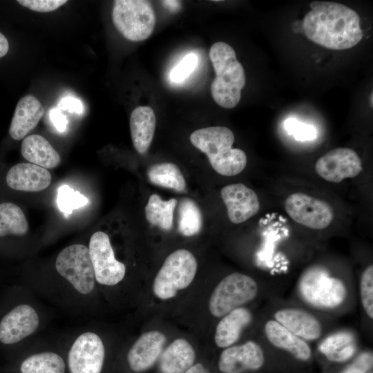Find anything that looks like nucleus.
<instances>
[{"instance_id":"nucleus-1","label":"nucleus","mask_w":373,"mask_h":373,"mask_svg":"<svg viewBox=\"0 0 373 373\" xmlns=\"http://www.w3.org/2000/svg\"><path fill=\"white\" fill-rule=\"evenodd\" d=\"M54 269L55 277L23 286L70 314L87 316L99 289L88 246L77 243L64 248L55 258Z\"/></svg>"},{"instance_id":"nucleus-2","label":"nucleus","mask_w":373,"mask_h":373,"mask_svg":"<svg viewBox=\"0 0 373 373\" xmlns=\"http://www.w3.org/2000/svg\"><path fill=\"white\" fill-rule=\"evenodd\" d=\"M356 285L334 274L326 265L314 264L299 276L293 301L326 318L345 314L356 303Z\"/></svg>"},{"instance_id":"nucleus-3","label":"nucleus","mask_w":373,"mask_h":373,"mask_svg":"<svg viewBox=\"0 0 373 373\" xmlns=\"http://www.w3.org/2000/svg\"><path fill=\"white\" fill-rule=\"evenodd\" d=\"M23 285L13 286L0 298V350L8 358L35 339L47 314Z\"/></svg>"},{"instance_id":"nucleus-4","label":"nucleus","mask_w":373,"mask_h":373,"mask_svg":"<svg viewBox=\"0 0 373 373\" xmlns=\"http://www.w3.org/2000/svg\"><path fill=\"white\" fill-rule=\"evenodd\" d=\"M305 16V36L324 48L343 50L357 45L363 39L358 14L339 3L314 1Z\"/></svg>"},{"instance_id":"nucleus-5","label":"nucleus","mask_w":373,"mask_h":373,"mask_svg":"<svg viewBox=\"0 0 373 373\" xmlns=\"http://www.w3.org/2000/svg\"><path fill=\"white\" fill-rule=\"evenodd\" d=\"M234 140L231 129L219 126L200 128L190 135L191 144L207 155L212 168L225 176L239 174L247 163L245 153L232 148Z\"/></svg>"},{"instance_id":"nucleus-6","label":"nucleus","mask_w":373,"mask_h":373,"mask_svg":"<svg viewBox=\"0 0 373 373\" xmlns=\"http://www.w3.org/2000/svg\"><path fill=\"white\" fill-rule=\"evenodd\" d=\"M209 55L216 73L211 84L212 97L222 108H234L240 100L241 90L246 83L243 66L238 61L234 49L225 42L214 43Z\"/></svg>"},{"instance_id":"nucleus-7","label":"nucleus","mask_w":373,"mask_h":373,"mask_svg":"<svg viewBox=\"0 0 373 373\" xmlns=\"http://www.w3.org/2000/svg\"><path fill=\"white\" fill-rule=\"evenodd\" d=\"M68 373H102L107 350L103 337L86 327L61 340Z\"/></svg>"},{"instance_id":"nucleus-8","label":"nucleus","mask_w":373,"mask_h":373,"mask_svg":"<svg viewBox=\"0 0 373 373\" xmlns=\"http://www.w3.org/2000/svg\"><path fill=\"white\" fill-rule=\"evenodd\" d=\"M271 299L264 312L308 343H316L332 328L331 320L294 302Z\"/></svg>"},{"instance_id":"nucleus-9","label":"nucleus","mask_w":373,"mask_h":373,"mask_svg":"<svg viewBox=\"0 0 373 373\" xmlns=\"http://www.w3.org/2000/svg\"><path fill=\"white\" fill-rule=\"evenodd\" d=\"M4 370L16 373H68L64 349L59 342L35 339L8 358Z\"/></svg>"},{"instance_id":"nucleus-10","label":"nucleus","mask_w":373,"mask_h":373,"mask_svg":"<svg viewBox=\"0 0 373 373\" xmlns=\"http://www.w3.org/2000/svg\"><path fill=\"white\" fill-rule=\"evenodd\" d=\"M267 287H262L253 277L233 272L224 277L216 286L209 300L212 316L222 318L231 311L254 301Z\"/></svg>"},{"instance_id":"nucleus-11","label":"nucleus","mask_w":373,"mask_h":373,"mask_svg":"<svg viewBox=\"0 0 373 373\" xmlns=\"http://www.w3.org/2000/svg\"><path fill=\"white\" fill-rule=\"evenodd\" d=\"M197 267V260L189 251L180 249L172 252L154 279L155 296L161 300L173 298L179 290L186 288L192 283Z\"/></svg>"},{"instance_id":"nucleus-12","label":"nucleus","mask_w":373,"mask_h":373,"mask_svg":"<svg viewBox=\"0 0 373 373\" xmlns=\"http://www.w3.org/2000/svg\"><path fill=\"white\" fill-rule=\"evenodd\" d=\"M112 19L117 30L132 41H140L149 38L155 24L152 6L144 0L115 1Z\"/></svg>"},{"instance_id":"nucleus-13","label":"nucleus","mask_w":373,"mask_h":373,"mask_svg":"<svg viewBox=\"0 0 373 373\" xmlns=\"http://www.w3.org/2000/svg\"><path fill=\"white\" fill-rule=\"evenodd\" d=\"M88 251L98 287H113L126 276L125 265L116 259L111 240L104 231L95 232L90 238Z\"/></svg>"},{"instance_id":"nucleus-14","label":"nucleus","mask_w":373,"mask_h":373,"mask_svg":"<svg viewBox=\"0 0 373 373\" xmlns=\"http://www.w3.org/2000/svg\"><path fill=\"white\" fill-rule=\"evenodd\" d=\"M284 206L293 220L312 229L327 227L334 218L332 208L327 202L303 193L289 195Z\"/></svg>"},{"instance_id":"nucleus-15","label":"nucleus","mask_w":373,"mask_h":373,"mask_svg":"<svg viewBox=\"0 0 373 373\" xmlns=\"http://www.w3.org/2000/svg\"><path fill=\"white\" fill-rule=\"evenodd\" d=\"M265 361V344L263 347L261 341L248 340L224 348L220 355L218 366L221 373H246L260 370Z\"/></svg>"},{"instance_id":"nucleus-16","label":"nucleus","mask_w":373,"mask_h":373,"mask_svg":"<svg viewBox=\"0 0 373 373\" xmlns=\"http://www.w3.org/2000/svg\"><path fill=\"white\" fill-rule=\"evenodd\" d=\"M262 341L267 346L288 354L301 362L309 361L312 356L309 343L294 334L265 312L260 325Z\"/></svg>"},{"instance_id":"nucleus-17","label":"nucleus","mask_w":373,"mask_h":373,"mask_svg":"<svg viewBox=\"0 0 373 373\" xmlns=\"http://www.w3.org/2000/svg\"><path fill=\"white\" fill-rule=\"evenodd\" d=\"M318 175L327 182L338 183L354 178L362 171L361 160L354 150L336 148L329 151L315 164Z\"/></svg>"},{"instance_id":"nucleus-18","label":"nucleus","mask_w":373,"mask_h":373,"mask_svg":"<svg viewBox=\"0 0 373 373\" xmlns=\"http://www.w3.org/2000/svg\"><path fill=\"white\" fill-rule=\"evenodd\" d=\"M316 344L317 352L332 363L347 362L360 352L358 334L348 327L331 329Z\"/></svg>"},{"instance_id":"nucleus-19","label":"nucleus","mask_w":373,"mask_h":373,"mask_svg":"<svg viewBox=\"0 0 373 373\" xmlns=\"http://www.w3.org/2000/svg\"><path fill=\"white\" fill-rule=\"evenodd\" d=\"M220 195L227 207L228 218L234 224L245 222L260 209V202L256 192L243 184L224 186L220 191Z\"/></svg>"},{"instance_id":"nucleus-20","label":"nucleus","mask_w":373,"mask_h":373,"mask_svg":"<svg viewBox=\"0 0 373 373\" xmlns=\"http://www.w3.org/2000/svg\"><path fill=\"white\" fill-rule=\"evenodd\" d=\"M166 336L157 331L142 334L128 349L126 360L130 370L142 373L150 369L160 357Z\"/></svg>"},{"instance_id":"nucleus-21","label":"nucleus","mask_w":373,"mask_h":373,"mask_svg":"<svg viewBox=\"0 0 373 373\" xmlns=\"http://www.w3.org/2000/svg\"><path fill=\"white\" fill-rule=\"evenodd\" d=\"M254 321V314L246 307L236 308L220 318L214 334L216 346L224 349L236 345L243 332Z\"/></svg>"},{"instance_id":"nucleus-22","label":"nucleus","mask_w":373,"mask_h":373,"mask_svg":"<svg viewBox=\"0 0 373 373\" xmlns=\"http://www.w3.org/2000/svg\"><path fill=\"white\" fill-rule=\"evenodd\" d=\"M52 176L48 169L32 163H19L7 173L8 186L15 190L38 192L46 189Z\"/></svg>"},{"instance_id":"nucleus-23","label":"nucleus","mask_w":373,"mask_h":373,"mask_svg":"<svg viewBox=\"0 0 373 373\" xmlns=\"http://www.w3.org/2000/svg\"><path fill=\"white\" fill-rule=\"evenodd\" d=\"M44 113L41 102L32 95L23 97L17 103L9 128L10 136L21 140L34 129Z\"/></svg>"},{"instance_id":"nucleus-24","label":"nucleus","mask_w":373,"mask_h":373,"mask_svg":"<svg viewBox=\"0 0 373 373\" xmlns=\"http://www.w3.org/2000/svg\"><path fill=\"white\" fill-rule=\"evenodd\" d=\"M156 124L153 110L149 106H137L130 116V131L135 150L145 153L152 142Z\"/></svg>"},{"instance_id":"nucleus-25","label":"nucleus","mask_w":373,"mask_h":373,"mask_svg":"<svg viewBox=\"0 0 373 373\" xmlns=\"http://www.w3.org/2000/svg\"><path fill=\"white\" fill-rule=\"evenodd\" d=\"M195 352L184 338L173 341L160 357L161 373H184L194 363Z\"/></svg>"},{"instance_id":"nucleus-26","label":"nucleus","mask_w":373,"mask_h":373,"mask_svg":"<svg viewBox=\"0 0 373 373\" xmlns=\"http://www.w3.org/2000/svg\"><path fill=\"white\" fill-rule=\"evenodd\" d=\"M21 153L30 163L46 169H54L61 162L58 152L45 137L39 135H30L24 137Z\"/></svg>"},{"instance_id":"nucleus-27","label":"nucleus","mask_w":373,"mask_h":373,"mask_svg":"<svg viewBox=\"0 0 373 373\" xmlns=\"http://www.w3.org/2000/svg\"><path fill=\"white\" fill-rule=\"evenodd\" d=\"M177 204V200L171 198L162 200L155 193L150 195L145 207V216L147 221L152 225L157 226L163 230L171 229L173 221V213Z\"/></svg>"},{"instance_id":"nucleus-28","label":"nucleus","mask_w":373,"mask_h":373,"mask_svg":"<svg viewBox=\"0 0 373 373\" xmlns=\"http://www.w3.org/2000/svg\"><path fill=\"white\" fill-rule=\"evenodd\" d=\"M147 177L153 184L182 191L186 189V181L179 167L172 162H164L151 166Z\"/></svg>"},{"instance_id":"nucleus-29","label":"nucleus","mask_w":373,"mask_h":373,"mask_svg":"<svg viewBox=\"0 0 373 373\" xmlns=\"http://www.w3.org/2000/svg\"><path fill=\"white\" fill-rule=\"evenodd\" d=\"M28 231V223L19 207L12 202L0 204V238L23 236Z\"/></svg>"},{"instance_id":"nucleus-30","label":"nucleus","mask_w":373,"mask_h":373,"mask_svg":"<svg viewBox=\"0 0 373 373\" xmlns=\"http://www.w3.org/2000/svg\"><path fill=\"white\" fill-rule=\"evenodd\" d=\"M202 224V214L196 203L183 198L179 205V231L184 236H191L200 231Z\"/></svg>"},{"instance_id":"nucleus-31","label":"nucleus","mask_w":373,"mask_h":373,"mask_svg":"<svg viewBox=\"0 0 373 373\" xmlns=\"http://www.w3.org/2000/svg\"><path fill=\"white\" fill-rule=\"evenodd\" d=\"M358 298L365 323L372 326L373 321V265H367L361 272L358 285Z\"/></svg>"},{"instance_id":"nucleus-32","label":"nucleus","mask_w":373,"mask_h":373,"mask_svg":"<svg viewBox=\"0 0 373 373\" xmlns=\"http://www.w3.org/2000/svg\"><path fill=\"white\" fill-rule=\"evenodd\" d=\"M88 202V199L84 195L68 185H62L58 189L57 206L66 217L69 216L74 209L82 207Z\"/></svg>"},{"instance_id":"nucleus-33","label":"nucleus","mask_w":373,"mask_h":373,"mask_svg":"<svg viewBox=\"0 0 373 373\" xmlns=\"http://www.w3.org/2000/svg\"><path fill=\"white\" fill-rule=\"evenodd\" d=\"M198 64V57L195 53H189L175 66L169 73V79L173 83L184 82L195 70Z\"/></svg>"},{"instance_id":"nucleus-34","label":"nucleus","mask_w":373,"mask_h":373,"mask_svg":"<svg viewBox=\"0 0 373 373\" xmlns=\"http://www.w3.org/2000/svg\"><path fill=\"white\" fill-rule=\"evenodd\" d=\"M285 127L287 133L297 140L309 141L316 137V130L313 126L303 123L295 118L286 119Z\"/></svg>"},{"instance_id":"nucleus-35","label":"nucleus","mask_w":373,"mask_h":373,"mask_svg":"<svg viewBox=\"0 0 373 373\" xmlns=\"http://www.w3.org/2000/svg\"><path fill=\"white\" fill-rule=\"evenodd\" d=\"M373 366V353L367 350L359 352L339 373H368Z\"/></svg>"},{"instance_id":"nucleus-36","label":"nucleus","mask_w":373,"mask_h":373,"mask_svg":"<svg viewBox=\"0 0 373 373\" xmlns=\"http://www.w3.org/2000/svg\"><path fill=\"white\" fill-rule=\"evenodd\" d=\"M17 2L32 10L47 12L57 10L67 1L66 0H19Z\"/></svg>"},{"instance_id":"nucleus-37","label":"nucleus","mask_w":373,"mask_h":373,"mask_svg":"<svg viewBox=\"0 0 373 373\" xmlns=\"http://www.w3.org/2000/svg\"><path fill=\"white\" fill-rule=\"evenodd\" d=\"M57 107L63 111L73 113L82 114L84 111V106L82 102L72 96L63 97L58 103Z\"/></svg>"},{"instance_id":"nucleus-38","label":"nucleus","mask_w":373,"mask_h":373,"mask_svg":"<svg viewBox=\"0 0 373 373\" xmlns=\"http://www.w3.org/2000/svg\"><path fill=\"white\" fill-rule=\"evenodd\" d=\"M49 118L51 123L59 132L66 131L68 125V119L62 113V111L58 107H54L50 111Z\"/></svg>"},{"instance_id":"nucleus-39","label":"nucleus","mask_w":373,"mask_h":373,"mask_svg":"<svg viewBox=\"0 0 373 373\" xmlns=\"http://www.w3.org/2000/svg\"><path fill=\"white\" fill-rule=\"evenodd\" d=\"M162 5L171 12H178L181 8V3L178 1H162Z\"/></svg>"},{"instance_id":"nucleus-40","label":"nucleus","mask_w":373,"mask_h":373,"mask_svg":"<svg viewBox=\"0 0 373 373\" xmlns=\"http://www.w3.org/2000/svg\"><path fill=\"white\" fill-rule=\"evenodd\" d=\"M9 50L7 38L0 32V58L5 56Z\"/></svg>"},{"instance_id":"nucleus-41","label":"nucleus","mask_w":373,"mask_h":373,"mask_svg":"<svg viewBox=\"0 0 373 373\" xmlns=\"http://www.w3.org/2000/svg\"><path fill=\"white\" fill-rule=\"evenodd\" d=\"M184 373H209L208 370L201 363L193 365Z\"/></svg>"},{"instance_id":"nucleus-42","label":"nucleus","mask_w":373,"mask_h":373,"mask_svg":"<svg viewBox=\"0 0 373 373\" xmlns=\"http://www.w3.org/2000/svg\"><path fill=\"white\" fill-rule=\"evenodd\" d=\"M2 373H16V372H10V371H7V370H3Z\"/></svg>"},{"instance_id":"nucleus-43","label":"nucleus","mask_w":373,"mask_h":373,"mask_svg":"<svg viewBox=\"0 0 373 373\" xmlns=\"http://www.w3.org/2000/svg\"><path fill=\"white\" fill-rule=\"evenodd\" d=\"M371 106H372V95H371Z\"/></svg>"},{"instance_id":"nucleus-44","label":"nucleus","mask_w":373,"mask_h":373,"mask_svg":"<svg viewBox=\"0 0 373 373\" xmlns=\"http://www.w3.org/2000/svg\"><path fill=\"white\" fill-rule=\"evenodd\" d=\"M368 373H372V372H368Z\"/></svg>"}]
</instances>
